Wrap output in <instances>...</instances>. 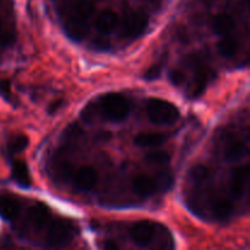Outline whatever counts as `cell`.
Instances as JSON below:
<instances>
[{"mask_svg": "<svg viewBox=\"0 0 250 250\" xmlns=\"http://www.w3.org/2000/svg\"><path fill=\"white\" fill-rule=\"evenodd\" d=\"M28 143V137L24 136V134H19V136H15L14 138L10 139L7 148H9L10 153H20V151L24 150L27 148Z\"/></svg>", "mask_w": 250, "mask_h": 250, "instance_id": "20", "label": "cell"}, {"mask_svg": "<svg viewBox=\"0 0 250 250\" xmlns=\"http://www.w3.org/2000/svg\"><path fill=\"white\" fill-rule=\"evenodd\" d=\"M205 194V205L203 211L208 210L210 217L215 221H227L233 214V203L229 195L224 194L220 190L207 189L203 192Z\"/></svg>", "mask_w": 250, "mask_h": 250, "instance_id": "3", "label": "cell"}, {"mask_svg": "<svg viewBox=\"0 0 250 250\" xmlns=\"http://www.w3.org/2000/svg\"><path fill=\"white\" fill-rule=\"evenodd\" d=\"M103 248H104V250H120L116 242L111 241V239H106V241L104 242V246H103Z\"/></svg>", "mask_w": 250, "mask_h": 250, "instance_id": "25", "label": "cell"}, {"mask_svg": "<svg viewBox=\"0 0 250 250\" xmlns=\"http://www.w3.org/2000/svg\"><path fill=\"white\" fill-rule=\"evenodd\" d=\"M146 160L151 165H165L170 161V155L163 150L153 151V153H149L146 156Z\"/></svg>", "mask_w": 250, "mask_h": 250, "instance_id": "21", "label": "cell"}, {"mask_svg": "<svg viewBox=\"0 0 250 250\" xmlns=\"http://www.w3.org/2000/svg\"><path fill=\"white\" fill-rule=\"evenodd\" d=\"M51 221V212L43 203H37L28 208L24 216V226L34 232L45 231Z\"/></svg>", "mask_w": 250, "mask_h": 250, "instance_id": "10", "label": "cell"}, {"mask_svg": "<svg viewBox=\"0 0 250 250\" xmlns=\"http://www.w3.org/2000/svg\"><path fill=\"white\" fill-rule=\"evenodd\" d=\"M98 182V172L92 166H83L73 175V183L81 190H92Z\"/></svg>", "mask_w": 250, "mask_h": 250, "instance_id": "12", "label": "cell"}, {"mask_svg": "<svg viewBox=\"0 0 250 250\" xmlns=\"http://www.w3.org/2000/svg\"><path fill=\"white\" fill-rule=\"evenodd\" d=\"M149 23V17L143 11H128L122 22V34L129 39H136L144 33Z\"/></svg>", "mask_w": 250, "mask_h": 250, "instance_id": "9", "label": "cell"}, {"mask_svg": "<svg viewBox=\"0 0 250 250\" xmlns=\"http://www.w3.org/2000/svg\"><path fill=\"white\" fill-rule=\"evenodd\" d=\"M117 24H119V16L112 10H104L98 15L95 20V27L102 33H110L116 28Z\"/></svg>", "mask_w": 250, "mask_h": 250, "instance_id": "15", "label": "cell"}, {"mask_svg": "<svg viewBox=\"0 0 250 250\" xmlns=\"http://www.w3.org/2000/svg\"><path fill=\"white\" fill-rule=\"evenodd\" d=\"M217 50H219V53L221 54L222 56H225V58H233L237 54V50H238V43H237L236 39L232 38V37H224V38L217 43Z\"/></svg>", "mask_w": 250, "mask_h": 250, "instance_id": "19", "label": "cell"}, {"mask_svg": "<svg viewBox=\"0 0 250 250\" xmlns=\"http://www.w3.org/2000/svg\"><path fill=\"white\" fill-rule=\"evenodd\" d=\"M15 41V34L12 32L4 29L2 26L1 19H0V44L1 45H10V44L14 43Z\"/></svg>", "mask_w": 250, "mask_h": 250, "instance_id": "22", "label": "cell"}, {"mask_svg": "<svg viewBox=\"0 0 250 250\" xmlns=\"http://www.w3.org/2000/svg\"><path fill=\"white\" fill-rule=\"evenodd\" d=\"M249 166L243 165L234 168L229 177V190L236 198H241L248 192Z\"/></svg>", "mask_w": 250, "mask_h": 250, "instance_id": "11", "label": "cell"}, {"mask_svg": "<svg viewBox=\"0 0 250 250\" xmlns=\"http://www.w3.org/2000/svg\"><path fill=\"white\" fill-rule=\"evenodd\" d=\"M131 112V102L121 93H106L85 105L81 115L85 121H92L99 115L110 122H122Z\"/></svg>", "mask_w": 250, "mask_h": 250, "instance_id": "1", "label": "cell"}, {"mask_svg": "<svg viewBox=\"0 0 250 250\" xmlns=\"http://www.w3.org/2000/svg\"><path fill=\"white\" fill-rule=\"evenodd\" d=\"M172 183L171 181V176L166 175L163 177H151L148 175H138L133 178L132 182V187H133L134 192L141 197H149L159 190L163 189L164 187H168Z\"/></svg>", "mask_w": 250, "mask_h": 250, "instance_id": "8", "label": "cell"}, {"mask_svg": "<svg viewBox=\"0 0 250 250\" xmlns=\"http://www.w3.org/2000/svg\"><path fill=\"white\" fill-rule=\"evenodd\" d=\"M188 65L194 72V82L190 87V98H198L204 93L210 80L214 77V71L202 54H190L187 59Z\"/></svg>", "mask_w": 250, "mask_h": 250, "instance_id": "4", "label": "cell"}, {"mask_svg": "<svg viewBox=\"0 0 250 250\" xmlns=\"http://www.w3.org/2000/svg\"><path fill=\"white\" fill-rule=\"evenodd\" d=\"M234 27H236V22L234 19L229 14H222L216 15L212 20V29H214L215 33H217L219 36L227 37L231 34V32L233 31Z\"/></svg>", "mask_w": 250, "mask_h": 250, "instance_id": "16", "label": "cell"}, {"mask_svg": "<svg viewBox=\"0 0 250 250\" xmlns=\"http://www.w3.org/2000/svg\"><path fill=\"white\" fill-rule=\"evenodd\" d=\"M94 4L92 0H78L70 19L66 21L65 28L70 37L76 41H81L88 32L87 21L94 12Z\"/></svg>", "mask_w": 250, "mask_h": 250, "instance_id": "2", "label": "cell"}, {"mask_svg": "<svg viewBox=\"0 0 250 250\" xmlns=\"http://www.w3.org/2000/svg\"><path fill=\"white\" fill-rule=\"evenodd\" d=\"M221 156L227 161H238L248 153V142L238 133L224 131L219 139Z\"/></svg>", "mask_w": 250, "mask_h": 250, "instance_id": "6", "label": "cell"}, {"mask_svg": "<svg viewBox=\"0 0 250 250\" xmlns=\"http://www.w3.org/2000/svg\"><path fill=\"white\" fill-rule=\"evenodd\" d=\"M11 175L12 178L22 187H29L32 185V177L28 165L23 160L12 161Z\"/></svg>", "mask_w": 250, "mask_h": 250, "instance_id": "17", "label": "cell"}, {"mask_svg": "<svg viewBox=\"0 0 250 250\" xmlns=\"http://www.w3.org/2000/svg\"><path fill=\"white\" fill-rule=\"evenodd\" d=\"M146 115L149 120L156 125H172L180 119L177 106L167 100L151 98L146 105Z\"/></svg>", "mask_w": 250, "mask_h": 250, "instance_id": "5", "label": "cell"}, {"mask_svg": "<svg viewBox=\"0 0 250 250\" xmlns=\"http://www.w3.org/2000/svg\"><path fill=\"white\" fill-rule=\"evenodd\" d=\"M21 205L12 195H0V216L7 221H14L19 216Z\"/></svg>", "mask_w": 250, "mask_h": 250, "instance_id": "14", "label": "cell"}, {"mask_svg": "<svg viewBox=\"0 0 250 250\" xmlns=\"http://www.w3.org/2000/svg\"><path fill=\"white\" fill-rule=\"evenodd\" d=\"M170 80L175 85L182 84L183 80H185V75H183L182 70L181 68H173L170 72Z\"/></svg>", "mask_w": 250, "mask_h": 250, "instance_id": "23", "label": "cell"}, {"mask_svg": "<svg viewBox=\"0 0 250 250\" xmlns=\"http://www.w3.org/2000/svg\"><path fill=\"white\" fill-rule=\"evenodd\" d=\"M167 136L161 132H141L134 137L133 142L138 146H156L163 144L166 141Z\"/></svg>", "mask_w": 250, "mask_h": 250, "instance_id": "18", "label": "cell"}, {"mask_svg": "<svg viewBox=\"0 0 250 250\" xmlns=\"http://www.w3.org/2000/svg\"><path fill=\"white\" fill-rule=\"evenodd\" d=\"M155 227L156 225L150 221L136 222L131 227V237L134 243L138 246H146L150 243L155 233Z\"/></svg>", "mask_w": 250, "mask_h": 250, "instance_id": "13", "label": "cell"}, {"mask_svg": "<svg viewBox=\"0 0 250 250\" xmlns=\"http://www.w3.org/2000/svg\"><path fill=\"white\" fill-rule=\"evenodd\" d=\"M44 232V241L49 247H61L72 239L73 226L63 219H51Z\"/></svg>", "mask_w": 250, "mask_h": 250, "instance_id": "7", "label": "cell"}, {"mask_svg": "<svg viewBox=\"0 0 250 250\" xmlns=\"http://www.w3.org/2000/svg\"><path fill=\"white\" fill-rule=\"evenodd\" d=\"M160 71H161L160 66L159 65L153 66V67L146 73V78H148V80H155V78H158L159 76H160Z\"/></svg>", "mask_w": 250, "mask_h": 250, "instance_id": "24", "label": "cell"}]
</instances>
